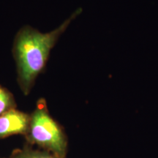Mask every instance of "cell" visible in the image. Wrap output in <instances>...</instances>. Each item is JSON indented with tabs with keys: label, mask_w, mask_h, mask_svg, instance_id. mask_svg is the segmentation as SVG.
<instances>
[{
	"label": "cell",
	"mask_w": 158,
	"mask_h": 158,
	"mask_svg": "<svg viewBox=\"0 0 158 158\" xmlns=\"http://www.w3.org/2000/svg\"><path fill=\"white\" fill-rule=\"evenodd\" d=\"M15 108L14 97L9 90L0 85V115Z\"/></svg>",
	"instance_id": "277c9868"
},
{
	"label": "cell",
	"mask_w": 158,
	"mask_h": 158,
	"mask_svg": "<svg viewBox=\"0 0 158 158\" xmlns=\"http://www.w3.org/2000/svg\"><path fill=\"white\" fill-rule=\"evenodd\" d=\"M29 141L50 150L62 158L66 152V138L62 127L49 114L43 100H40L33 113L27 131Z\"/></svg>",
	"instance_id": "7a4b0ae2"
},
{
	"label": "cell",
	"mask_w": 158,
	"mask_h": 158,
	"mask_svg": "<svg viewBox=\"0 0 158 158\" xmlns=\"http://www.w3.org/2000/svg\"><path fill=\"white\" fill-rule=\"evenodd\" d=\"M12 158H61L56 155H52L47 152H41L31 150H23L15 153Z\"/></svg>",
	"instance_id": "5b68a950"
},
{
	"label": "cell",
	"mask_w": 158,
	"mask_h": 158,
	"mask_svg": "<svg viewBox=\"0 0 158 158\" xmlns=\"http://www.w3.org/2000/svg\"><path fill=\"white\" fill-rule=\"evenodd\" d=\"M81 12V8L77 9L62 24L49 32L43 33L25 26L16 33L12 52L16 64L17 83L26 95L29 94L37 78L44 70L51 51L59 37Z\"/></svg>",
	"instance_id": "6da1fadb"
},
{
	"label": "cell",
	"mask_w": 158,
	"mask_h": 158,
	"mask_svg": "<svg viewBox=\"0 0 158 158\" xmlns=\"http://www.w3.org/2000/svg\"><path fill=\"white\" fill-rule=\"evenodd\" d=\"M30 115L13 108L0 115V138L7 136L27 134Z\"/></svg>",
	"instance_id": "3957f363"
}]
</instances>
